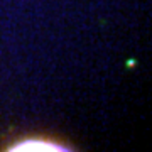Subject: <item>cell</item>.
I'll list each match as a JSON object with an SVG mask.
<instances>
[{
  "label": "cell",
  "mask_w": 152,
  "mask_h": 152,
  "mask_svg": "<svg viewBox=\"0 0 152 152\" xmlns=\"http://www.w3.org/2000/svg\"><path fill=\"white\" fill-rule=\"evenodd\" d=\"M10 151L17 152H56V151H69L68 147L61 145L51 139H42V137H31V139H22L15 142L10 147Z\"/></svg>",
  "instance_id": "cell-1"
}]
</instances>
